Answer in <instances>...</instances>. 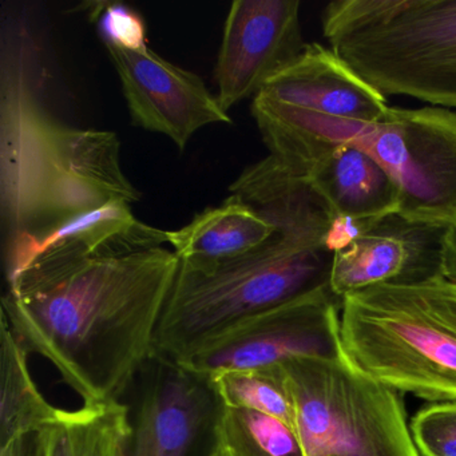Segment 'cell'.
Instances as JSON below:
<instances>
[{
  "label": "cell",
  "instance_id": "8",
  "mask_svg": "<svg viewBox=\"0 0 456 456\" xmlns=\"http://www.w3.org/2000/svg\"><path fill=\"white\" fill-rule=\"evenodd\" d=\"M341 298L330 287L241 320L175 362L200 378L261 370L300 357H343Z\"/></svg>",
  "mask_w": 456,
  "mask_h": 456
},
{
  "label": "cell",
  "instance_id": "6",
  "mask_svg": "<svg viewBox=\"0 0 456 456\" xmlns=\"http://www.w3.org/2000/svg\"><path fill=\"white\" fill-rule=\"evenodd\" d=\"M322 33L384 97L456 108V0H335Z\"/></svg>",
  "mask_w": 456,
  "mask_h": 456
},
{
  "label": "cell",
  "instance_id": "7",
  "mask_svg": "<svg viewBox=\"0 0 456 456\" xmlns=\"http://www.w3.org/2000/svg\"><path fill=\"white\" fill-rule=\"evenodd\" d=\"M305 456H420L399 395L338 359L282 362Z\"/></svg>",
  "mask_w": 456,
  "mask_h": 456
},
{
  "label": "cell",
  "instance_id": "26",
  "mask_svg": "<svg viewBox=\"0 0 456 456\" xmlns=\"http://www.w3.org/2000/svg\"><path fill=\"white\" fill-rule=\"evenodd\" d=\"M200 456H239L237 455L234 448L229 444L226 437L224 436L223 432L218 429L217 426L213 428L212 435H210L209 440H208L207 445H205L204 451H202Z\"/></svg>",
  "mask_w": 456,
  "mask_h": 456
},
{
  "label": "cell",
  "instance_id": "10",
  "mask_svg": "<svg viewBox=\"0 0 456 456\" xmlns=\"http://www.w3.org/2000/svg\"><path fill=\"white\" fill-rule=\"evenodd\" d=\"M298 0H236L224 25L215 68L218 102L228 111L255 98L303 53Z\"/></svg>",
  "mask_w": 456,
  "mask_h": 456
},
{
  "label": "cell",
  "instance_id": "18",
  "mask_svg": "<svg viewBox=\"0 0 456 456\" xmlns=\"http://www.w3.org/2000/svg\"><path fill=\"white\" fill-rule=\"evenodd\" d=\"M130 434V407L124 403L60 408L36 432L37 456H125Z\"/></svg>",
  "mask_w": 456,
  "mask_h": 456
},
{
  "label": "cell",
  "instance_id": "2",
  "mask_svg": "<svg viewBox=\"0 0 456 456\" xmlns=\"http://www.w3.org/2000/svg\"><path fill=\"white\" fill-rule=\"evenodd\" d=\"M42 46L20 12L0 33V220L4 247L60 224L141 199L121 164L116 133L76 129L45 102Z\"/></svg>",
  "mask_w": 456,
  "mask_h": 456
},
{
  "label": "cell",
  "instance_id": "25",
  "mask_svg": "<svg viewBox=\"0 0 456 456\" xmlns=\"http://www.w3.org/2000/svg\"><path fill=\"white\" fill-rule=\"evenodd\" d=\"M0 456H37L36 434L23 435L0 447Z\"/></svg>",
  "mask_w": 456,
  "mask_h": 456
},
{
  "label": "cell",
  "instance_id": "9",
  "mask_svg": "<svg viewBox=\"0 0 456 456\" xmlns=\"http://www.w3.org/2000/svg\"><path fill=\"white\" fill-rule=\"evenodd\" d=\"M125 456H200L221 404L207 379L154 356L138 376Z\"/></svg>",
  "mask_w": 456,
  "mask_h": 456
},
{
  "label": "cell",
  "instance_id": "14",
  "mask_svg": "<svg viewBox=\"0 0 456 456\" xmlns=\"http://www.w3.org/2000/svg\"><path fill=\"white\" fill-rule=\"evenodd\" d=\"M63 244L78 245L89 253H132L167 244V234L135 218L127 202H110L46 233L18 239L4 247L7 285L45 253Z\"/></svg>",
  "mask_w": 456,
  "mask_h": 456
},
{
  "label": "cell",
  "instance_id": "21",
  "mask_svg": "<svg viewBox=\"0 0 456 456\" xmlns=\"http://www.w3.org/2000/svg\"><path fill=\"white\" fill-rule=\"evenodd\" d=\"M216 426L239 456H305L295 429L266 413L221 405Z\"/></svg>",
  "mask_w": 456,
  "mask_h": 456
},
{
  "label": "cell",
  "instance_id": "20",
  "mask_svg": "<svg viewBox=\"0 0 456 456\" xmlns=\"http://www.w3.org/2000/svg\"><path fill=\"white\" fill-rule=\"evenodd\" d=\"M207 380L223 407L266 413L295 429V413L281 365L226 370Z\"/></svg>",
  "mask_w": 456,
  "mask_h": 456
},
{
  "label": "cell",
  "instance_id": "4",
  "mask_svg": "<svg viewBox=\"0 0 456 456\" xmlns=\"http://www.w3.org/2000/svg\"><path fill=\"white\" fill-rule=\"evenodd\" d=\"M344 356L395 391L456 400V284L445 277L344 296Z\"/></svg>",
  "mask_w": 456,
  "mask_h": 456
},
{
  "label": "cell",
  "instance_id": "23",
  "mask_svg": "<svg viewBox=\"0 0 456 456\" xmlns=\"http://www.w3.org/2000/svg\"><path fill=\"white\" fill-rule=\"evenodd\" d=\"M100 15L98 30L105 46L140 52L148 46L146 23L140 12L121 4H105L97 9Z\"/></svg>",
  "mask_w": 456,
  "mask_h": 456
},
{
  "label": "cell",
  "instance_id": "24",
  "mask_svg": "<svg viewBox=\"0 0 456 456\" xmlns=\"http://www.w3.org/2000/svg\"><path fill=\"white\" fill-rule=\"evenodd\" d=\"M443 276L456 284V224L445 232L443 242Z\"/></svg>",
  "mask_w": 456,
  "mask_h": 456
},
{
  "label": "cell",
  "instance_id": "1",
  "mask_svg": "<svg viewBox=\"0 0 456 456\" xmlns=\"http://www.w3.org/2000/svg\"><path fill=\"white\" fill-rule=\"evenodd\" d=\"M180 258L167 248L89 253L58 245L2 297V319L28 354L57 368L84 404L121 402L156 356L154 338Z\"/></svg>",
  "mask_w": 456,
  "mask_h": 456
},
{
  "label": "cell",
  "instance_id": "22",
  "mask_svg": "<svg viewBox=\"0 0 456 456\" xmlns=\"http://www.w3.org/2000/svg\"><path fill=\"white\" fill-rule=\"evenodd\" d=\"M411 434L420 456H456V400L421 408Z\"/></svg>",
  "mask_w": 456,
  "mask_h": 456
},
{
  "label": "cell",
  "instance_id": "19",
  "mask_svg": "<svg viewBox=\"0 0 456 456\" xmlns=\"http://www.w3.org/2000/svg\"><path fill=\"white\" fill-rule=\"evenodd\" d=\"M28 356L9 324L0 320V447L36 434L60 411L37 387Z\"/></svg>",
  "mask_w": 456,
  "mask_h": 456
},
{
  "label": "cell",
  "instance_id": "3",
  "mask_svg": "<svg viewBox=\"0 0 456 456\" xmlns=\"http://www.w3.org/2000/svg\"><path fill=\"white\" fill-rule=\"evenodd\" d=\"M252 116L269 154L298 173L341 145L370 154L394 178L399 215L415 223L456 224V113L389 108L373 122L349 121L253 98Z\"/></svg>",
  "mask_w": 456,
  "mask_h": 456
},
{
  "label": "cell",
  "instance_id": "5",
  "mask_svg": "<svg viewBox=\"0 0 456 456\" xmlns=\"http://www.w3.org/2000/svg\"><path fill=\"white\" fill-rule=\"evenodd\" d=\"M332 260L322 241L277 231L257 249L220 265L180 261L154 354L177 362L241 320L330 287Z\"/></svg>",
  "mask_w": 456,
  "mask_h": 456
},
{
  "label": "cell",
  "instance_id": "17",
  "mask_svg": "<svg viewBox=\"0 0 456 456\" xmlns=\"http://www.w3.org/2000/svg\"><path fill=\"white\" fill-rule=\"evenodd\" d=\"M277 229L268 220L231 194L218 207L197 213L191 223L167 232L181 263L197 268L236 260L265 244Z\"/></svg>",
  "mask_w": 456,
  "mask_h": 456
},
{
  "label": "cell",
  "instance_id": "13",
  "mask_svg": "<svg viewBox=\"0 0 456 456\" xmlns=\"http://www.w3.org/2000/svg\"><path fill=\"white\" fill-rule=\"evenodd\" d=\"M258 95L349 121H378L389 109L381 93L332 49L319 44H306L303 53L277 71Z\"/></svg>",
  "mask_w": 456,
  "mask_h": 456
},
{
  "label": "cell",
  "instance_id": "16",
  "mask_svg": "<svg viewBox=\"0 0 456 456\" xmlns=\"http://www.w3.org/2000/svg\"><path fill=\"white\" fill-rule=\"evenodd\" d=\"M333 217L376 220L399 215L400 191L394 178L370 154L341 145L305 173Z\"/></svg>",
  "mask_w": 456,
  "mask_h": 456
},
{
  "label": "cell",
  "instance_id": "12",
  "mask_svg": "<svg viewBox=\"0 0 456 456\" xmlns=\"http://www.w3.org/2000/svg\"><path fill=\"white\" fill-rule=\"evenodd\" d=\"M445 232L400 215L373 221L354 241L333 253L330 290L343 300L376 285L418 284L442 277Z\"/></svg>",
  "mask_w": 456,
  "mask_h": 456
},
{
  "label": "cell",
  "instance_id": "11",
  "mask_svg": "<svg viewBox=\"0 0 456 456\" xmlns=\"http://www.w3.org/2000/svg\"><path fill=\"white\" fill-rule=\"evenodd\" d=\"M135 126L167 135L185 151L199 130L232 124L228 111L197 74L164 60L151 47L140 52L106 46Z\"/></svg>",
  "mask_w": 456,
  "mask_h": 456
},
{
  "label": "cell",
  "instance_id": "15",
  "mask_svg": "<svg viewBox=\"0 0 456 456\" xmlns=\"http://www.w3.org/2000/svg\"><path fill=\"white\" fill-rule=\"evenodd\" d=\"M229 191L281 233L311 237L325 245L335 218L330 207L305 175L274 157L248 167Z\"/></svg>",
  "mask_w": 456,
  "mask_h": 456
}]
</instances>
